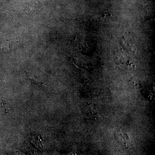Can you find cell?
<instances>
[{
    "label": "cell",
    "instance_id": "obj_1",
    "mask_svg": "<svg viewBox=\"0 0 155 155\" xmlns=\"http://www.w3.org/2000/svg\"><path fill=\"white\" fill-rule=\"evenodd\" d=\"M29 80H30V81L31 82V83L35 84H36L37 85H40V86H42V85H43L44 84L42 82H41V81L34 80L33 78H29Z\"/></svg>",
    "mask_w": 155,
    "mask_h": 155
}]
</instances>
